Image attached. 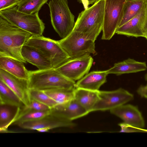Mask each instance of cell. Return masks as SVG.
<instances>
[{"mask_svg":"<svg viewBox=\"0 0 147 147\" xmlns=\"http://www.w3.org/2000/svg\"><path fill=\"white\" fill-rule=\"evenodd\" d=\"M145 79L146 81H147V72L145 76Z\"/></svg>","mask_w":147,"mask_h":147,"instance_id":"d590c367","label":"cell"},{"mask_svg":"<svg viewBox=\"0 0 147 147\" xmlns=\"http://www.w3.org/2000/svg\"><path fill=\"white\" fill-rule=\"evenodd\" d=\"M58 41L70 59L97 54L95 42L85 38L75 31L73 30L67 37Z\"/></svg>","mask_w":147,"mask_h":147,"instance_id":"52a82bcc","label":"cell"},{"mask_svg":"<svg viewBox=\"0 0 147 147\" xmlns=\"http://www.w3.org/2000/svg\"><path fill=\"white\" fill-rule=\"evenodd\" d=\"M19 0H0V11L17 6Z\"/></svg>","mask_w":147,"mask_h":147,"instance_id":"f546056e","label":"cell"},{"mask_svg":"<svg viewBox=\"0 0 147 147\" xmlns=\"http://www.w3.org/2000/svg\"><path fill=\"white\" fill-rule=\"evenodd\" d=\"M54 108L63 116L71 121L89 113L74 98Z\"/></svg>","mask_w":147,"mask_h":147,"instance_id":"d6986e66","label":"cell"},{"mask_svg":"<svg viewBox=\"0 0 147 147\" xmlns=\"http://www.w3.org/2000/svg\"><path fill=\"white\" fill-rule=\"evenodd\" d=\"M6 105H0V131H7L8 126L13 124L14 117H13L11 109Z\"/></svg>","mask_w":147,"mask_h":147,"instance_id":"4316f807","label":"cell"},{"mask_svg":"<svg viewBox=\"0 0 147 147\" xmlns=\"http://www.w3.org/2000/svg\"><path fill=\"white\" fill-rule=\"evenodd\" d=\"M93 61L90 55L70 59L56 69L63 76L75 81L88 73Z\"/></svg>","mask_w":147,"mask_h":147,"instance_id":"30bf717a","label":"cell"},{"mask_svg":"<svg viewBox=\"0 0 147 147\" xmlns=\"http://www.w3.org/2000/svg\"><path fill=\"white\" fill-rule=\"evenodd\" d=\"M79 2L82 3L85 9L88 7L90 4H94L99 0H78Z\"/></svg>","mask_w":147,"mask_h":147,"instance_id":"1f68e13d","label":"cell"},{"mask_svg":"<svg viewBox=\"0 0 147 147\" xmlns=\"http://www.w3.org/2000/svg\"><path fill=\"white\" fill-rule=\"evenodd\" d=\"M147 69L146 62L137 61L129 58L123 61L115 63L114 66L106 70L108 74H114L120 75L126 74L137 73Z\"/></svg>","mask_w":147,"mask_h":147,"instance_id":"e0dca14e","label":"cell"},{"mask_svg":"<svg viewBox=\"0 0 147 147\" xmlns=\"http://www.w3.org/2000/svg\"><path fill=\"white\" fill-rule=\"evenodd\" d=\"M98 91L76 88L74 92V98L89 113L92 112L98 99Z\"/></svg>","mask_w":147,"mask_h":147,"instance_id":"ffe728a7","label":"cell"},{"mask_svg":"<svg viewBox=\"0 0 147 147\" xmlns=\"http://www.w3.org/2000/svg\"><path fill=\"white\" fill-rule=\"evenodd\" d=\"M48 0H19L18 10L23 13L33 14L38 13L42 7Z\"/></svg>","mask_w":147,"mask_h":147,"instance_id":"d4e9b609","label":"cell"},{"mask_svg":"<svg viewBox=\"0 0 147 147\" xmlns=\"http://www.w3.org/2000/svg\"><path fill=\"white\" fill-rule=\"evenodd\" d=\"M22 57L26 62L37 67L39 70L52 68L49 59L36 48L25 44L21 50Z\"/></svg>","mask_w":147,"mask_h":147,"instance_id":"9a60e30c","label":"cell"},{"mask_svg":"<svg viewBox=\"0 0 147 147\" xmlns=\"http://www.w3.org/2000/svg\"><path fill=\"white\" fill-rule=\"evenodd\" d=\"M24 106L20 109L13 123L14 125H18L24 122L41 119L49 114L51 111V109L45 111L30 110L26 108Z\"/></svg>","mask_w":147,"mask_h":147,"instance_id":"603a6c76","label":"cell"},{"mask_svg":"<svg viewBox=\"0 0 147 147\" xmlns=\"http://www.w3.org/2000/svg\"><path fill=\"white\" fill-rule=\"evenodd\" d=\"M0 79L5 83L19 97L25 106L28 105V80L18 78L0 69Z\"/></svg>","mask_w":147,"mask_h":147,"instance_id":"4fadbf2b","label":"cell"},{"mask_svg":"<svg viewBox=\"0 0 147 147\" xmlns=\"http://www.w3.org/2000/svg\"><path fill=\"white\" fill-rule=\"evenodd\" d=\"M32 36L0 17V56L10 57L26 63L22 56L21 50Z\"/></svg>","mask_w":147,"mask_h":147,"instance_id":"6da1fadb","label":"cell"},{"mask_svg":"<svg viewBox=\"0 0 147 147\" xmlns=\"http://www.w3.org/2000/svg\"><path fill=\"white\" fill-rule=\"evenodd\" d=\"M75 89H55L43 91L58 105L65 103L74 98Z\"/></svg>","mask_w":147,"mask_h":147,"instance_id":"cb8c5ba5","label":"cell"},{"mask_svg":"<svg viewBox=\"0 0 147 147\" xmlns=\"http://www.w3.org/2000/svg\"><path fill=\"white\" fill-rule=\"evenodd\" d=\"M24 63L10 57L0 56V69L18 78L28 80L29 71L26 69Z\"/></svg>","mask_w":147,"mask_h":147,"instance_id":"ac0fdd59","label":"cell"},{"mask_svg":"<svg viewBox=\"0 0 147 147\" xmlns=\"http://www.w3.org/2000/svg\"><path fill=\"white\" fill-rule=\"evenodd\" d=\"M108 74L106 70L91 71L78 80L76 84V88L98 91L101 86L106 82Z\"/></svg>","mask_w":147,"mask_h":147,"instance_id":"2e32d148","label":"cell"},{"mask_svg":"<svg viewBox=\"0 0 147 147\" xmlns=\"http://www.w3.org/2000/svg\"><path fill=\"white\" fill-rule=\"evenodd\" d=\"M38 13L26 14L19 11L16 6L0 11V16L14 26L33 36H41L44 30L45 24L40 18Z\"/></svg>","mask_w":147,"mask_h":147,"instance_id":"5b68a950","label":"cell"},{"mask_svg":"<svg viewBox=\"0 0 147 147\" xmlns=\"http://www.w3.org/2000/svg\"><path fill=\"white\" fill-rule=\"evenodd\" d=\"M138 94L141 97L147 99V84L141 86L137 89Z\"/></svg>","mask_w":147,"mask_h":147,"instance_id":"4dcf8cb0","label":"cell"},{"mask_svg":"<svg viewBox=\"0 0 147 147\" xmlns=\"http://www.w3.org/2000/svg\"><path fill=\"white\" fill-rule=\"evenodd\" d=\"M75 81L65 77L56 69L29 71L28 89L42 91L55 89L76 88Z\"/></svg>","mask_w":147,"mask_h":147,"instance_id":"3957f363","label":"cell"},{"mask_svg":"<svg viewBox=\"0 0 147 147\" xmlns=\"http://www.w3.org/2000/svg\"><path fill=\"white\" fill-rule=\"evenodd\" d=\"M25 44L33 47L42 53L50 61L54 69L70 59L58 40L42 36H32Z\"/></svg>","mask_w":147,"mask_h":147,"instance_id":"8992f818","label":"cell"},{"mask_svg":"<svg viewBox=\"0 0 147 147\" xmlns=\"http://www.w3.org/2000/svg\"><path fill=\"white\" fill-rule=\"evenodd\" d=\"M147 40V32L144 33V37Z\"/></svg>","mask_w":147,"mask_h":147,"instance_id":"e575fe53","label":"cell"},{"mask_svg":"<svg viewBox=\"0 0 147 147\" xmlns=\"http://www.w3.org/2000/svg\"><path fill=\"white\" fill-rule=\"evenodd\" d=\"M24 107L28 109L38 111H45L51 109L47 105L32 99H30V103Z\"/></svg>","mask_w":147,"mask_h":147,"instance_id":"83f0119b","label":"cell"},{"mask_svg":"<svg viewBox=\"0 0 147 147\" xmlns=\"http://www.w3.org/2000/svg\"><path fill=\"white\" fill-rule=\"evenodd\" d=\"M147 14V1L140 12L117 29L116 33L128 36L144 37V25Z\"/></svg>","mask_w":147,"mask_h":147,"instance_id":"7c38bea8","label":"cell"},{"mask_svg":"<svg viewBox=\"0 0 147 147\" xmlns=\"http://www.w3.org/2000/svg\"><path fill=\"white\" fill-rule=\"evenodd\" d=\"M147 0H126L124 7L123 17L119 27L136 15Z\"/></svg>","mask_w":147,"mask_h":147,"instance_id":"7402d4cb","label":"cell"},{"mask_svg":"<svg viewBox=\"0 0 147 147\" xmlns=\"http://www.w3.org/2000/svg\"><path fill=\"white\" fill-rule=\"evenodd\" d=\"M121 128L120 132H147V129L135 127L124 123H119L118 124Z\"/></svg>","mask_w":147,"mask_h":147,"instance_id":"f1b7e54d","label":"cell"},{"mask_svg":"<svg viewBox=\"0 0 147 147\" xmlns=\"http://www.w3.org/2000/svg\"><path fill=\"white\" fill-rule=\"evenodd\" d=\"M105 0H99L81 12L75 22L73 30L85 38L95 42L102 29Z\"/></svg>","mask_w":147,"mask_h":147,"instance_id":"7a4b0ae2","label":"cell"},{"mask_svg":"<svg viewBox=\"0 0 147 147\" xmlns=\"http://www.w3.org/2000/svg\"><path fill=\"white\" fill-rule=\"evenodd\" d=\"M143 30L144 33L147 32V14L144 25Z\"/></svg>","mask_w":147,"mask_h":147,"instance_id":"836d02e7","label":"cell"},{"mask_svg":"<svg viewBox=\"0 0 147 147\" xmlns=\"http://www.w3.org/2000/svg\"><path fill=\"white\" fill-rule=\"evenodd\" d=\"M98 98L92 112L111 110L132 100L133 95L122 88L111 91L99 90Z\"/></svg>","mask_w":147,"mask_h":147,"instance_id":"9c48e42d","label":"cell"},{"mask_svg":"<svg viewBox=\"0 0 147 147\" xmlns=\"http://www.w3.org/2000/svg\"><path fill=\"white\" fill-rule=\"evenodd\" d=\"M0 104L22 108L25 105L14 92L0 79Z\"/></svg>","mask_w":147,"mask_h":147,"instance_id":"44dd1931","label":"cell"},{"mask_svg":"<svg viewBox=\"0 0 147 147\" xmlns=\"http://www.w3.org/2000/svg\"><path fill=\"white\" fill-rule=\"evenodd\" d=\"M127 124L140 128L145 126V121L138 108L130 104L123 105L110 111Z\"/></svg>","mask_w":147,"mask_h":147,"instance_id":"5bb4252c","label":"cell"},{"mask_svg":"<svg viewBox=\"0 0 147 147\" xmlns=\"http://www.w3.org/2000/svg\"><path fill=\"white\" fill-rule=\"evenodd\" d=\"M51 24L62 38L73 31L75 17L71 11L67 0H50L48 4Z\"/></svg>","mask_w":147,"mask_h":147,"instance_id":"277c9868","label":"cell"},{"mask_svg":"<svg viewBox=\"0 0 147 147\" xmlns=\"http://www.w3.org/2000/svg\"><path fill=\"white\" fill-rule=\"evenodd\" d=\"M28 93L30 99L43 103L52 109L58 105L57 103L42 90L29 89Z\"/></svg>","mask_w":147,"mask_h":147,"instance_id":"484cf974","label":"cell"},{"mask_svg":"<svg viewBox=\"0 0 147 147\" xmlns=\"http://www.w3.org/2000/svg\"><path fill=\"white\" fill-rule=\"evenodd\" d=\"M50 129L47 128H42L37 129L36 130L39 132H48Z\"/></svg>","mask_w":147,"mask_h":147,"instance_id":"d6a6232c","label":"cell"},{"mask_svg":"<svg viewBox=\"0 0 147 147\" xmlns=\"http://www.w3.org/2000/svg\"><path fill=\"white\" fill-rule=\"evenodd\" d=\"M76 124L61 115L54 108L50 113L41 119L24 122L19 124L21 128L29 130H37L42 128L50 129L60 127H73Z\"/></svg>","mask_w":147,"mask_h":147,"instance_id":"8fae6325","label":"cell"},{"mask_svg":"<svg viewBox=\"0 0 147 147\" xmlns=\"http://www.w3.org/2000/svg\"><path fill=\"white\" fill-rule=\"evenodd\" d=\"M126 0H105L101 39L109 40L116 33L121 21Z\"/></svg>","mask_w":147,"mask_h":147,"instance_id":"ba28073f","label":"cell"}]
</instances>
